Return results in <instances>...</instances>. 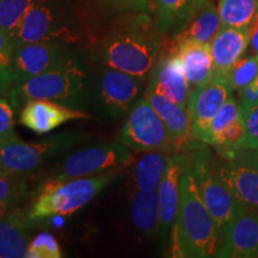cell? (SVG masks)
Listing matches in <instances>:
<instances>
[{
    "label": "cell",
    "mask_w": 258,
    "mask_h": 258,
    "mask_svg": "<svg viewBox=\"0 0 258 258\" xmlns=\"http://www.w3.org/2000/svg\"><path fill=\"white\" fill-rule=\"evenodd\" d=\"M163 50V36L153 17L140 10L116 18L96 43L93 54L103 66L146 82Z\"/></svg>",
    "instance_id": "6da1fadb"
},
{
    "label": "cell",
    "mask_w": 258,
    "mask_h": 258,
    "mask_svg": "<svg viewBox=\"0 0 258 258\" xmlns=\"http://www.w3.org/2000/svg\"><path fill=\"white\" fill-rule=\"evenodd\" d=\"M221 243L217 222L200 195L190 160L180 180V202L172 227L171 256L218 257Z\"/></svg>",
    "instance_id": "7a4b0ae2"
},
{
    "label": "cell",
    "mask_w": 258,
    "mask_h": 258,
    "mask_svg": "<svg viewBox=\"0 0 258 258\" xmlns=\"http://www.w3.org/2000/svg\"><path fill=\"white\" fill-rule=\"evenodd\" d=\"M90 85L91 77L85 63L79 54L72 50L54 69L12 86L8 91V99L15 110H21L30 101L43 99L86 111Z\"/></svg>",
    "instance_id": "3957f363"
},
{
    "label": "cell",
    "mask_w": 258,
    "mask_h": 258,
    "mask_svg": "<svg viewBox=\"0 0 258 258\" xmlns=\"http://www.w3.org/2000/svg\"><path fill=\"white\" fill-rule=\"evenodd\" d=\"M120 172L111 170L96 176L41 183L28 208L29 218L38 222L76 213L114 182Z\"/></svg>",
    "instance_id": "277c9868"
},
{
    "label": "cell",
    "mask_w": 258,
    "mask_h": 258,
    "mask_svg": "<svg viewBox=\"0 0 258 258\" xmlns=\"http://www.w3.org/2000/svg\"><path fill=\"white\" fill-rule=\"evenodd\" d=\"M133 161L132 150L117 140L91 145L67 154L54 164L42 177L41 183L101 175L106 171L122 170Z\"/></svg>",
    "instance_id": "5b68a950"
},
{
    "label": "cell",
    "mask_w": 258,
    "mask_h": 258,
    "mask_svg": "<svg viewBox=\"0 0 258 258\" xmlns=\"http://www.w3.org/2000/svg\"><path fill=\"white\" fill-rule=\"evenodd\" d=\"M145 80L101 64L91 76L88 110L101 120L114 121L133 108Z\"/></svg>",
    "instance_id": "8992f818"
},
{
    "label": "cell",
    "mask_w": 258,
    "mask_h": 258,
    "mask_svg": "<svg viewBox=\"0 0 258 258\" xmlns=\"http://www.w3.org/2000/svg\"><path fill=\"white\" fill-rule=\"evenodd\" d=\"M72 0H37L12 36L15 46L34 42L73 43Z\"/></svg>",
    "instance_id": "52a82bcc"
},
{
    "label": "cell",
    "mask_w": 258,
    "mask_h": 258,
    "mask_svg": "<svg viewBox=\"0 0 258 258\" xmlns=\"http://www.w3.org/2000/svg\"><path fill=\"white\" fill-rule=\"evenodd\" d=\"M116 140L134 152H179L185 146L172 138L169 129L145 97L139 98L129 111Z\"/></svg>",
    "instance_id": "ba28073f"
},
{
    "label": "cell",
    "mask_w": 258,
    "mask_h": 258,
    "mask_svg": "<svg viewBox=\"0 0 258 258\" xmlns=\"http://www.w3.org/2000/svg\"><path fill=\"white\" fill-rule=\"evenodd\" d=\"M82 139L77 132H62L38 141L23 143L19 139L0 144V172L28 177L76 145Z\"/></svg>",
    "instance_id": "9c48e42d"
},
{
    "label": "cell",
    "mask_w": 258,
    "mask_h": 258,
    "mask_svg": "<svg viewBox=\"0 0 258 258\" xmlns=\"http://www.w3.org/2000/svg\"><path fill=\"white\" fill-rule=\"evenodd\" d=\"M191 171L200 195L217 222L222 238L227 226L239 214L244 206L234 198L219 176L208 148L199 147L191 154Z\"/></svg>",
    "instance_id": "30bf717a"
},
{
    "label": "cell",
    "mask_w": 258,
    "mask_h": 258,
    "mask_svg": "<svg viewBox=\"0 0 258 258\" xmlns=\"http://www.w3.org/2000/svg\"><path fill=\"white\" fill-rule=\"evenodd\" d=\"M220 152L222 160L214 161L219 176L241 206L258 213V163L247 150Z\"/></svg>",
    "instance_id": "8fae6325"
},
{
    "label": "cell",
    "mask_w": 258,
    "mask_h": 258,
    "mask_svg": "<svg viewBox=\"0 0 258 258\" xmlns=\"http://www.w3.org/2000/svg\"><path fill=\"white\" fill-rule=\"evenodd\" d=\"M231 86L222 77L214 76L208 83L194 89L190 93L188 112L191 134L195 140L208 144L209 127L221 106L232 97Z\"/></svg>",
    "instance_id": "7c38bea8"
},
{
    "label": "cell",
    "mask_w": 258,
    "mask_h": 258,
    "mask_svg": "<svg viewBox=\"0 0 258 258\" xmlns=\"http://www.w3.org/2000/svg\"><path fill=\"white\" fill-rule=\"evenodd\" d=\"M69 46L62 42H34L15 46L14 85L60 64L72 51Z\"/></svg>",
    "instance_id": "4fadbf2b"
},
{
    "label": "cell",
    "mask_w": 258,
    "mask_h": 258,
    "mask_svg": "<svg viewBox=\"0 0 258 258\" xmlns=\"http://www.w3.org/2000/svg\"><path fill=\"white\" fill-rule=\"evenodd\" d=\"M191 160V154L171 153L166 160L165 171L159 186H158V198H159L160 224L159 235L161 244L165 240L170 230L175 224L177 213L180 202V180L184 171Z\"/></svg>",
    "instance_id": "5bb4252c"
},
{
    "label": "cell",
    "mask_w": 258,
    "mask_h": 258,
    "mask_svg": "<svg viewBox=\"0 0 258 258\" xmlns=\"http://www.w3.org/2000/svg\"><path fill=\"white\" fill-rule=\"evenodd\" d=\"M218 257H258V213L243 207L222 234Z\"/></svg>",
    "instance_id": "9a60e30c"
},
{
    "label": "cell",
    "mask_w": 258,
    "mask_h": 258,
    "mask_svg": "<svg viewBox=\"0 0 258 258\" xmlns=\"http://www.w3.org/2000/svg\"><path fill=\"white\" fill-rule=\"evenodd\" d=\"M90 120L92 116L60 103L35 99L21 109L19 122L36 134H47L69 121Z\"/></svg>",
    "instance_id": "2e32d148"
},
{
    "label": "cell",
    "mask_w": 258,
    "mask_h": 258,
    "mask_svg": "<svg viewBox=\"0 0 258 258\" xmlns=\"http://www.w3.org/2000/svg\"><path fill=\"white\" fill-rule=\"evenodd\" d=\"M221 27L218 8L213 4L212 0H206L179 31L172 36L163 37V53L173 55L177 47L185 42L211 43Z\"/></svg>",
    "instance_id": "e0dca14e"
},
{
    "label": "cell",
    "mask_w": 258,
    "mask_h": 258,
    "mask_svg": "<svg viewBox=\"0 0 258 258\" xmlns=\"http://www.w3.org/2000/svg\"><path fill=\"white\" fill-rule=\"evenodd\" d=\"M146 88L188 109L191 89L176 55L163 53L148 76Z\"/></svg>",
    "instance_id": "ac0fdd59"
},
{
    "label": "cell",
    "mask_w": 258,
    "mask_h": 258,
    "mask_svg": "<svg viewBox=\"0 0 258 258\" xmlns=\"http://www.w3.org/2000/svg\"><path fill=\"white\" fill-rule=\"evenodd\" d=\"M32 221L28 209L14 207L0 218V258H23L30 244Z\"/></svg>",
    "instance_id": "d6986e66"
},
{
    "label": "cell",
    "mask_w": 258,
    "mask_h": 258,
    "mask_svg": "<svg viewBox=\"0 0 258 258\" xmlns=\"http://www.w3.org/2000/svg\"><path fill=\"white\" fill-rule=\"evenodd\" d=\"M209 46L214 64V76L224 78L249 47V31L247 28L221 27Z\"/></svg>",
    "instance_id": "ffe728a7"
},
{
    "label": "cell",
    "mask_w": 258,
    "mask_h": 258,
    "mask_svg": "<svg viewBox=\"0 0 258 258\" xmlns=\"http://www.w3.org/2000/svg\"><path fill=\"white\" fill-rule=\"evenodd\" d=\"M144 97L160 116L172 138L185 147H191L190 143L195 139L191 134V122L188 109L150 88L145 90Z\"/></svg>",
    "instance_id": "44dd1931"
},
{
    "label": "cell",
    "mask_w": 258,
    "mask_h": 258,
    "mask_svg": "<svg viewBox=\"0 0 258 258\" xmlns=\"http://www.w3.org/2000/svg\"><path fill=\"white\" fill-rule=\"evenodd\" d=\"M173 55L182 64L183 72L191 91L214 77V64L209 43L185 42L177 47Z\"/></svg>",
    "instance_id": "7402d4cb"
},
{
    "label": "cell",
    "mask_w": 258,
    "mask_h": 258,
    "mask_svg": "<svg viewBox=\"0 0 258 258\" xmlns=\"http://www.w3.org/2000/svg\"><path fill=\"white\" fill-rule=\"evenodd\" d=\"M206 0H154L153 19L163 37L172 36L184 27Z\"/></svg>",
    "instance_id": "603a6c76"
},
{
    "label": "cell",
    "mask_w": 258,
    "mask_h": 258,
    "mask_svg": "<svg viewBox=\"0 0 258 258\" xmlns=\"http://www.w3.org/2000/svg\"><path fill=\"white\" fill-rule=\"evenodd\" d=\"M131 219L135 227L147 237L158 234L160 224L158 190H134L131 202Z\"/></svg>",
    "instance_id": "cb8c5ba5"
},
{
    "label": "cell",
    "mask_w": 258,
    "mask_h": 258,
    "mask_svg": "<svg viewBox=\"0 0 258 258\" xmlns=\"http://www.w3.org/2000/svg\"><path fill=\"white\" fill-rule=\"evenodd\" d=\"M169 154L164 152H145L135 164L133 170V180L135 189L153 191L158 190Z\"/></svg>",
    "instance_id": "d4e9b609"
},
{
    "label": "cell",
    "mask_w": 258,
    "mask_h": 258,
    "mask_svg": "<svg viewBox=\"0 0 258 258\" xmlns=\"http://www.w3.org/2000/svg\"><path fill=\"white\" fill-rule=\"evenodd\" d=\"M222 27L247 28L258 14V0H219Z\"/></svg>",
    "instance_id": "484cf974"
},
{
    "label": "cell",
    "mask_w": 258,
    "mask_h": 258,
    "mask_svg": "<svg viewBox=\"0 0 258 258\" xmlns=\"http://www.w3.org/2000/svg\"><path fill=\"white\" fill-rule=\"evenodd\" d=\"M27 177L0 172V208L9 209L29 196Z\"/></svg>",
    "instance_id": "4316f807"
},
{
    "label": "cell",
    "mask_w": 258,
    "mask_h": 258,
    "mask_svg": "<svg viewBox=\"0 0 258 258\" xmlns=\"http://www.w3.org/2000/svg\"><path fill=\"white\" fill-rule=\"evenodd\" d=\"M37 0H0V28L14 36L25 14Z\"/></svg>",
    "instance_id": "83f0119b"
},
{
    "label": "cell",
    "mask_w": 258,
    "mask_h": 258,
    "mask_svg": "<svg viewBox=\"0 0 258 258\" xmlns=\"http://www.w3.org/2000/svg\"><path fill=\"white\" fill-rule=\"evenodd\" d=\"M258 77V55L241 57L235 62L224 79L231 89L240 91L245 86L252 84Z\"/></svg>",
    "instance_id": "f1b7e54d"
},
{
    "label": "cell",
    "mask_w": 258,
    "mask_h": 258,
    "mask_svg": "<svg viewBox=\"0 0 258 258\" xmlns=\"http://www.w3.org/2000/svg\"><path fill=\"white\" fill-rule=\"evenodd\" d=\"M15 43L0 28V92H8L14 85Z\"/></svg>",
    "instance_id": "f546056e"
},
{
    "label": "cell",
    "mask_w": 258,
    "mask_h": 258,
    "mask_svg": "<svg viewBox=\"0 0 258 258\" xmlns=\"http://www.w3.org/2000/svg\"><path fill=\"white\" fill-rule=\"evenodd\" d=\"M241 117V109L239 106V103L235 102L233 97H230L228 101L221 106L220 110L213 118L211 127H209V138H208V145H212L214 143L215 138L221 133L226 127H228L232 122Z\"/></svg>",
    "instance_id": "4dcf8cb0"
},
{
    "label": "cell",
    "mask_w": 258,
    "mask_h": 258,
    "mask_svg": "<svg viewBox=\"0 0 258 258\" xmlns=\"http://www.w3.org/2000/svg\"><path fill=\"white\" fill-rule=\"evenodd\" d=\"M62 252L53 234L41 232L29 244L25 258H61Z\"/></svg>",
    "instance_id": "1f68e13d"
},
{
    "label": "cell",
    "mask_w": 258,
    "mask_h": 258,
    "mask_svg": "<svg viewBox=\"0 0 258 258\" xmlns=\"http://www.w3.org/2000/svg\"><path fill=\"white\" fill-rule=\"evenodd\" d=\"M245 134V127L243 117L238 118L234 122L226 127L220 134L215 138L213 146L218 147L219 151L237 150L243 141Z\"/></svg>",
    "instance_id": "d6a6232c"
},
{
    "label": "cell",
    "mask_w": 258,
    "mask_h": 258,
    "mask_svg": "<svg viewBox=\"0 0 258 258\" xmlns=\"http://www.w3.org/2000/svg\"><path fill=\"white\" fill-rule=\"evenodd\" d=\"M245 134L237 150L254 151L258 148V104L241 111Z\"/></svg>",
    "instance_id": "836d02e7"
},
{
    "label": "cell",
    "mask_w": 258,
    "mask_h": 258,
    "mask_svg": "<svg viewBox=\"0 0 258 258\" xmlns=\"http://www.w3.org/2000/svg\"><path fill=\"white\" fill-rule=\"evenodd\" d=\"M17 139L15 132V109L9 99L0 97V144Z\"/></svg>",
    "instance_id": "e575fe53"
},
{
    "label": "cell",
    "mask_w": 258,
    "mask_h": 258,
    "mask_svg": "<svg viewBox=\"0 0 258 258\" xmlns=\"http://www.w3.org/2000/svg\"><path fill=\"white\" fill-rule=\"evenodd\" d=\"M102 3L110 6L111 9L118 10L121 12H125L145 10L148 0H102Z\"/></svg>",
    "instance_id": "d590c367"
},
{
    "label": "cell",
    "mask_w": 258,
    "mask_h": 258,
    "mask_svg": "<svg viewBox=\"0 0 258 258\" xmlns=\"http://www.w3.org/2000/svg\"><path fill=\"white\" fill-rule=\"evenodd\" d=\"M239 106L241 111L246 110V109L251 108V106L258 104V96L256 92V88H254V84H250V85L245 86L244 89H241L239 91Z\"/></svg>",
    "instance_id": "8d00e7d4"
},
{
    "label": "cell",
    "mask_w": 258,
    "mask_h": 258,
    "mask_svg": "<svg viewBox=\"0 0 258 258\" xmlns=\"http://www.w3.org/2000/svg\"><path fill=\"white\" fill-rule=\"evenodd\" d=\"M249 31V49L252 55H258V14L247 27Z\"/></svg>",
    "instance_id": "74e56055"
},
{
    "label": "cell",
    "mask_w": 258,
    "mask_h": 258,
    "mask_svg": "<svg viewBox=\"0 0 258 258\" xmlns=\"http://www.w3.org/2000/svg\"><path fill=\"white\" fill-rule=\"evenodd\" d=\"M247 151H250V150H247ZM250 153H251V156H252L253 159L258 163V148H257V150H254V151H250Z\"/></svg>",
    "instance_id": "f35d334b"
},
{
    "label": "cell",
    "mask_w": 258,
    "mask_h": 258,
    "mask_svg": "<svg viewBox=\"0 0 258 258\" xmlns=\"http://www.w3.org/2000/svg\"><path fill=\"white\" fill-rule=\"evenodd\" d=\"M253 84H254V88H256V92H257V96H258V77H257V79L253 82Z\"/></svg>",
    "instance_id": "ab89813d"
},
{
    "label": "cell",
    "mask_w": 258,
    "mask_h": 258,
    "mask_svg": "<svg viewBox=\"0 0 258 258\" xmlns=\"http://www.w3.org/2000/svg\"><path fill=\"white\" fill-rule=\"evenodd\" d=\"M5 213H6V211H5V209L0 208V218H2V217H3V215H4V214H5Z\"/></svg>",
    "instance_id": "60d3db41"
}]
</instances>
